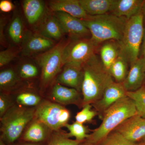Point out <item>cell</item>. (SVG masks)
Masks as SVG:
<instances>
[{
	"label": "cell",
	"mask_w": 145,
	"mask_h": 145,
	"mask_svg": "<svg viewBox=\"0 0 145 145\" xmlns=\"http://www.w3.org/2000/svg\"><path fill=\"white\" fill-rule=\"evenodd\" d=\"M68 129L69 132L67 133L68 137H75L76 140L83 142L89 137L86 128L83 124L75 121L72 124L67 123L65 126Z\"/></svg>",
	"instance_id": "obj_29"
},
{
	"label": "cell",
	"mask_w": 145,
	"mask_h": 145,
	"mask_svg": "<svg viewBox=\"0 0 145 145\" xmlns=\"http://www.w3.org/2000/svg\"><path fill=\"white\" fill-rule=\"evenodd\" d=\"M7 34L9 40L15 45L21 46L27 31L20 16L14 15L8 24Z\"/></svg>",
	"instance_id": "obj_23"
},
{
	"label": "cell",
	"mask_w": 145,
	"mask_h": 145,
	"mask_svg": "<svg viewBox=\"0 0 145 145\" xmlns=\"http://www.w3.org/2000/svg\"><path fill=\"white\" fill-rule=\"evenodd\" d=\"M127 96L130 98L135 104L137 114L145 118V87H142L133 91H127Z\"/></svg>",
	"instance_id": "obj_27"
},
{
	"label": "cell",
	"mask_w": 145,
	"mask_h": 145,
	"mask_svg": "<svg viewBox=\"0 0 145 145\" xmlns=\"http://www.w3.org/2000/svg\"><path fill=\"white\" fill-rule=\"evenodd\" d=\"M91 107L92 105L89 104L84 106L82 109L76 114L75 117L76 121L82 124L91 121L93 118L98 115L97 112L92 110Z\"/></svg>",
	"instance_id": "obj_32"
},
{
	"label": "cell",
	"mask_w": 145,
	"mask_h": 145,
	"mask_svg": "<svg viewBox=\"0 0 145 145\" xmlns=\"http://www.w3.org/2000/svg\"><path fill=\"white\" fill-rule=\"evenodd\" d=\"M36 31H27L20 47L24 57H34L49 50L57 43Z\"/></svg>",
	"instance_id": "obj_9"
},
{
	"label": "cell",
	"mask_w": 145,
	"mask_h": 145,
	"mask_svg": "<svg viewBox=\"0 0 145 145\" xmlns=\"http://www.w3.org/2000/svg\"><path fill=\"white\" fill-rule=\"evenodd\" d=\"M15 5L9 0H1L0 1V10L4 13H8L14 10Z\"/></svg>",
	"instance_id": "obj_35"
},
{
	"label": "cell",
	"mask_w": 145,
	"mask_h": 145,
	"mask_svg": "<svg viewBox=\"0 0 145 145\" xmlns=\"http://www.w3.org/2000/svg\"><path fill=\"white\" fill-rule=\"evenodd\" d=\"M6 20L5 18H1V32H0V40L1 44L3 46H6L7 45V41L5 39V36L3 33L4 27L5 25Z\"/></svg>",
	"instance_id": "obj_36"
},
{
	"label": "cell",
	"mask_w": 145,
	"mask_h": 145,
	"mask_svg": "<svg viewBox=\"0 0 145 145\" xmlns=\"http://www.w3.org/2000/svg\"><path fill=\"white\" fill-rule=\"evenodd\" d=\"M21 49L13 47H8L7 49L2 50L0 52V67L5 66L10 63L17 57Z\"/></svg>",
	"instance_id": "obj_33"
},
{
	"label": "cell",
	"mask_w": 145,
	"mask_h": 145,
	"mask_svg": "<svg viewBox=\"0 0 145 145\" xmlns=\"http://www.w3.org/2000/svg\"><path fill=\"white\" fill-rule=\"evenodd\" d=\"M144 86L145 87V82H144Z\"/></svg>",
	"instance_id": "obj_43"
},
{
	"label": "cell",
	"mask_w": 145,
	"mask_h": 145,
	"mask_svg": "<svg viewBox=\"0 0 145 145\" xmlns=\"http://www.w3.org/2000/svg\"><path fill=\"white\" fill-rule=\"evenodd\" d=\"M123 82L113 81L106 88L100 100L91 105L101 118L107 110L120 99L127 96Z\"/></svg>",
	"instance_id": "obj_10"
},
{
	"label": "cell",
	"mask_w": 145,
	"mask_h": 145,
	"mask_svg": "<svg viewBox=\"0 0 145 145\" xmlns=\"http://www.w3.org/2000/svg\"><path fill=\"white\" fill-rule=\"evenodd\" d=\"M144 0H115L110 13L128 20L140 13Z\"/></svg>",
	"instance_id": "obj_19"
},
{
	"label": "cell",
	"mask_w": 145,
	"mask_h": 145,
	"mask_svg": "<svg viewBox=\"0 0 145 145\" xmlns=\"http://www.w3.org/2000/svg\"><path fill=\"white\" fill-rule=\"evenodd\" d=\"M121 52L120 42L116 40L106 41L99 45L98 52L101 62L109 72L112 65Z\"/></svg>",
	"instance_id": "obj_20"
},
{
	"label": "cell",
	"mask_w": 145,
	"mask_h": 145,
	"mask_svg": "<svg viewBox=\"0 0 145 145\" xmlns=\"http://www.w3.org/2000/svg\"><path fill=\"white\" fill-rule=\"evenodd\" d=\"M70 116L69 110L62 105L44 101L36 107L34 119L57 131L67 124Z\"/></svg>",
	"instance_id": "obj_7"
},
{
	"label": "cell",
	"mask_w": 145,
	"mask_h": 145,
	"mask_svg": "<svg viewBox=\"0 0 145 145\" xmlns=\"http://www.w3.org/2000/svg\"><path fill=\"white\" fill-rule=\"evenodd\" d=\"M145 81V59L139 57L130 65V68L123 84L127 91H135L144 85Z\"/></svg>",
	"instance_id": "obj_17"
},
{
	"label": "cell",
	"mask_w": 145,
	"mask_h": 145,
	"mask_svg": "<svg viewBox=\"0 0 145 145\" xmlns=\"http://www.w3.org/2000/svg\"><path fill=\"white\" fill-rule=\"evenodd\" d=\"M141 12L142 13L144 18L145 19V0H144V3H143Z\"/></svg>",
	"instance_id": "obj_39"
},
{
	"label": "cell",
	"mask_w": 145,
	"mask_h": 145,
	"mask_svg": "<svg viewBox=\"0 0 145 145\" xmlns=\"http://www.w3.org/2000/svg\"><path fill=\"white\" fill-rule=\"evenodd\" d=\"M36 108L13 106L1 117V140L11 144L19 138L27 125L34 119Z\"/></svg>",
	"instance_id": "obj_4"
},
{
	"label": "cell",
	"mask_w": 145,
	"mask_h": 145,
	"mask_svg": "<svg viewBox=\"0 0 145 145\" xmlns=\"http://www.w3.org/2000/svg\"><path fill=\"white\" fill-rule=\"evenodd\" d=\"M69 39L63 38L49 50L34 57L41 70L40 86L46 88L53 83L62 70L63 56Z\"/></svg>",
	"instance_id": "obj_5"
},
{
	"label": "cell",
	"mask_w": 145,
	"mask_h": 145,
	"mask_svg": "<svg viewBox=\"0 0 145 145\" xmlns=\"http://www.w3.org/2000/svg\"><path fill=\"white\" fill-rule=\"evenodd\" d=\"M39 66L32 62L24 61L19 65L17 72L20 79L29 80L36 78L39 74Z\"/></svg>",
	"instance_id": "obj_28"
},
{
	"label": "cell",
	"mask_w": 145,
	"mask_h": 145,
	"mask_svg": "<svg viewBox=\"0 0 145 145\" xmlns=\"http://www.w3.org/2000/svg\"><path fill=\"white\" fill-rule=\"evenodd\" d=\"M0 145H5V143L3 142V141H2L1 140L0 141Z\"/></svg>",
	"instance_id": "obj_42"
},
{
	"label": "cell",
	"mask_w": 145,
	"mask_h": 145,
	"mask_svg": "<svg viewBox=\"0 0 145 145\" xmlns=\"http://www.w3.org/2000/svg\"><path fill=\"white\" fill-rule=\"evenodd\" d=\"M58 18L69 39L90 38L91 34L82 20L64 12H52Z\"/></svg>",
	"instance_id": "obj_12"
},
{
	"label": "cell",
	"mask_w": 145,
	"mask_h": 145,
	"mask_svg": "<svg viewBox=\"0 0 145 145\" xmlns=\"http://www.w3.org/2000/svg\"><path fill=\"white\" fill-rule=\"evenodd\" d=\"M82 67L84 75L81 91L83 107L100 100L107 87L114 81L97 54L85 63Z\"/></svg>",
	"instance_id": "obj_1"
},
{
	"label": "cell",
	"mask_w": 145,
	"mask_h": 145,
	"mask_svg": "<svg viewBox=\"0 0 145 145\" xmlns=\"http://www.w3.org/2000/svg\"><path fill=\"white\" fill-rule=\"evenodd\" d=\"M22 7L27 22L35 31L48 12L44 2L41 0H24L22 1Z\"/></svg>",
	"instance_id": "obj_14"
},
{
	"label": "cell",
	"mask_w": 145,
	"mask_h": 145,
	"mask_svg": "<svg viewBox=\"0 0 145 145\" xmlns=\"http://www.w3.org/2000/svg\"><path fill=\"white\" fill-rule=\"evenodd\" d=\"M58 131L50 136L47 145H79L82 142L71 140L67 137V133Z\"/></svg>",
	"instance_id": "obj_31"
},
{
	"label": "cell",
	"mask_w": 145,
	"mask_h": 145,
	"mask_svg": "<svg viewBox=\"0 0 145 145\" xmlns=\"http://www.w3.org/2000/svg\"><path fill=\"white\" fill-rule=\"evenodd\" d=\"M82 65L67 63L56 78L57 82L68 87L75 89L80 92L83 80Z\"/></svg>",
	"instance_id": "obj_13"
},
{
	"label": "cell",
	"mask_w": 145,
	"mask_h": 145,
	"mask_svg": "<svg viewBox=\"0 0 145 145\" xmlns=\"http://www.w3.org/2000/svg\"><path fill=\"white\" fill-rule=\"evenodd\" d=\"M114 130L129 141L136 144L145 137V118L138 114L126 119Z\"/></svg>",
	"instance_id": "obj_11"
},
{
	"label": "cell",
	"mask_w": 145,
	"mask_h": 145,
	"mask_svg": "<svg viewBox=\"0 0 145 145\" xmlns=\"http://www.w3.org/2000/svg\"><path fill=\"white\" fill-rule=\"evenodd\" d=\"M137 114L135 104L128 96L117 101L105 111L100 126L93 130L86 139L96 145L126 119Z\"/></svg>",
	"instance_id": "obj_2"
},
{
	"label": "cell",
	"mask_w": 145,
	"mask_h": 145,
	"mask_svg": "<svg viewBox=\"0 0 145 145\" xmlns=\"http://www.w3.org/2000/svg\"><path fill=\"white\" fill-rule=\"evenodd\" d=\"M18 145H42V143H36L29 142H25L22 143Z\"/></svg>",
	"instance_id": "obj_38"
},
{
	"label": "cell",
	"mask_w": 145,
	"mask_h": 145,
	"mask_svg": "<svg viewBox=\"0 0 145 145\" xmlns=\"http://www.w3.org/2000/svg\"><path fill=\"white\" fill-rule=\"evenodd\" d=\"M16 101L20 106L28 107H37L42 102L41 97L38 94L29 91H24L18 93Z\"/></svg>",
	"instance_id": "obj_26"
},
{
	"label": "cell",
	"mask_w": 145,
	"mask_h": 145,
	"mask_svg": "<svg viewBox=\"0 0 145 145\" xmlns=\"http://www.w3.org/2000/svg\"><path fill=\"white\" fill-rule=\"evenodd\" d=\"M34 31L57 42L64 38L66 34L58 18L54 13L49 12Z\"/></svg>",
	"instance_id": "obj_15"
},
{
	"label": "cell",
	"mask_w": 145,
	"mask_h": 145,
	"mask_svg": "<svg viewBox=\"0 0 145 145\" xmlns=\"http://www.w3.org/2000/svg\"><path fill=\"white\" fill-rule=\"evenodd\" d=\"M11 99L8 95L1 93L0 95V116L3 117L12 106Z\"/></svg>",
	"instance_id": "obj_34"
},
{
	"label": "cell",
	"mask_w": 145,
	"mask_h": 145,
	"mask_svg": "<svg viewBox=\"0 0 145 145\" xmlns=\"http://www.w3.org/2000/svg\"><path fill=\"white\" fill-rule=\"evenodd\" d=\"M115 0H79L86 13L90 16H98L110 13Z\"/></svg>",
	"instance_id": "obj_22"
},
{
	"label": "cell",
	"mask_w": 145,
	"mask_h": 145,
	"mask_svg": "<svg viewBox=\"0 0 145 145\" xmlns=\"http://www.w3.org/2000/svg\"><path fill=\"white\" fill-rule=\"evenodd\" d=\"M140 54H141V56L140 57H142L145 59V26H144V30L142 42L141 49H140Z\"/></svg>",
	"instance_id": "obj_37"
},
{
	"label": "cell",
	"mask_w": 145,
	"mask_h": 145,
	"mask_svg": "<svg viewBox=\"0 0 145 145\" xmlns=\"http://www.w3.org/2000/svg\"><path fill=\"white\" fill-rule=\"evenodd\" d=\"M48 7L52 12H64L80 20L87 19L88 15L79 0H52L48 3Z\"/></svg>",
	"instance_id": "obj_18"
},
{
	"label": "cell",
	"mask_w": 145,
	"mask_h": 145,
	"mask_svg": "<svg viewBox=\"0 0 145 145\" xmlns=\"http://www.w3.org/2000/svg\"><path fill=\"white\" fill-rule=\"evenodd\" d=\"M144 19L141 11L128 20L123 38L120 42L121 52L127 58L130 65L140 57L144 30Z\"/></svg>",
	"instance_id": "obj_6"
},
{
	"label": "cell",
	"mask_w": 145,
	"mask_h": 145,
	"mask_svg": "<svg viewBox=\"0 0 145 145\" xmlns=\"http://www.w3.org/2000/svg\"><path fill=\"white\" fill-rule=\"evenodd\" d=\"M50 130L44 123L34 119L25 132L23 139L25 142L42 143L49 137Z\"/></svg>",
	"instance_id": "obj_21"
},
{
	"label": "cell",
	"mask_w": 145,
	"mask_h": 145,
	"mask_svg": "<svg viewBox=\"0 0 145 145\" xmlns=\"http://www.w3.org/2000/svg\"><path fill=\"white\" fill-rule=\"evenodd\" d=\"M18 73L11 68L5 69L0 72V88L2 91L11 90L20 81Z\"/></svg>",
	"instance_id": "obj_25"
},
{
	"label": "cell",
	"mask_w": 145,
	"mask_h": 145,
	"mask_svg": "<svg viewBox=\"0 0 145 145\" xmlns=\"http://www.w3.org/2000/svg\"><path fill=\"white\" fill-rule=\"evenodd\" d=\"M82 20L90 31L91 39L99 46L109 40L121 41L128 20L108 13Z\"/></svg>",
	"instance_id": "obj_3"
},
{
	"label": "cell",
	"mask_w": 145,
	"mask_h": 145,
	"mask_svg": "<svg viewBox=\"0 0 145 145\" xmlns=\"http://www.w3.org/2000/svg\"><path fill=\"white\" fill-rule=\"evenodd\" d=\"M96 145H136L126 139L121 133L114 130Z\"/></svg>",
	"instance_id": "obj_30"
},
{
	"label": "cell",
	"mask_w": 145,
	"mask_h": 145,
	"mask_svg": "<svg viewBox=\"0 0 145 145\" xmlns=\"http://www.w3.org/2000/svg\"><path fill=\"white\" fill-rule=\"evenodd\" d=\"M136 144L137 145H145V137H144L139 143Z\"/></svg>",
	"instance_id": "obj_41"
},
{
	"label": "cell",
	"mask_w": 145,
	"mask_h": 145,
	"mask_svg": "<svg viewBox=\"0 0 145 145\" xmlns=\"http://www.w3.org/2000/svg\"><path fill=\"white\" fill-rule=\"evenodd\" d=\"M51 96L54 102L62 105H74L83 108V99L80 91L56 82L52 86Z\"/></svg>",
	"instance_id": "obj_16"
},
{
	"label": "cell",
	"mask_w": 145,
	"mask_h": 145,
	"mask_svg": "<svg viewBox=\"0 0 145 145\" xmlns=\"http://www.w3.org/2000/svg\"><path fill=\"white\" fill-rule=\"evenodd\" d=\"M69 39L63 54L64 65L73 63L82 65L98 53L99 46L90 38Z\"/></svg>",
	"instance_id": "obj_8"
},
{
	"label": "cell",
	"mask_w": 145,
	"mask_h": 145,
	"mask_svg": "<svg viewBox=\"0 0 145 145\" xmlns=\"http://www.w3.org/2000/svg\"><path fill=\"white\" fill-rule=\"evenodd\" d=\"M79 145H93L92 144H90L88 142L86 141V140L84 141H83V142H81Z\"/></svg>",
	"instance_id": "obj_40"
},
{
	"label": "cell",
	"mask_w": 145,
	"mask_h": 145,
	"mask_svg": "<svg viewBox=\"0 0 145 145\" xmlns=\"http://www.w3.org/2000/svg\"><path fill=\"white\" fill-rule=\"evenodd\" d=\"M129 64L128 61L121 52L109 69V72L115 82L122 83L124 81L129 71Z\"/></svg>",
	"instance_id": "obj_24"
}]
</instances>
